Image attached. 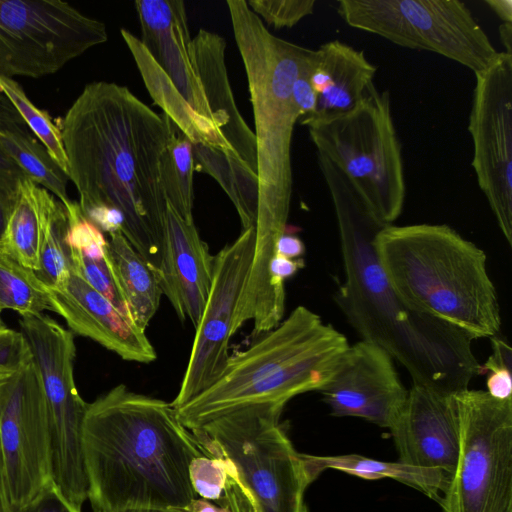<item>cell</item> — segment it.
Returning <instances> with one entry per match:
<instances>
[{
	"label": "cell",
	"mask_w": 512,
	"mask_h": 512,
	"mask_svg": "<svg viewBox=\"0 0 512 512\" xmlns=\"http://www.w3.org/2000/svg\"><path fill=\"white\" fill-rule=\"evenodd\" d=\"M57 125L81 210L118 209L122 233L157 275L167 212L160 162L174 124L126 86L95 81Z\"/></svg>",
	"instance_id": "obj_1"
},
{
	"label": "cell",
	"mask_w": 512,
	"mask_h": 512,
	"mask_svg": "<svg viewBox=\"0 0 512 512\" xmlns=\"http://www.w3.org/2000/svg\"><path fill=\"white\" fill-rule=\"evenodd\" d=\"M317 162L338 224L344 280L335 301L362 340L374 343L410 374L413 385L457 393L479 374L474 338L409 306L391 285L374 242L385 226L347 176L324 156Z\"/></svg>",
	"instance_id": "obj_2"
},
{
	"label": "cell",
	"mask_w": 512,
	"mask_h": 512,
	"mask_svg": "<svg viewBox=\"0 0 512 512\" xmlns=\"http://www.w3.org/2000/svg\"><path fill=\"white\" fill-rule=\"evenodd\" d=\"M88 499L98 512H185L191 461L205 455L171 403L119 384L88 403L82 427Z\"/></svg>",
	"instance_id": "obj_3"
},
{
	"label": "cell",
	"mask_w": 512,
	"mask_h": 512,
	"mask_svg": "<svg viewBox=\"0 0 512 512\" xmlns=\"http://www.w3.org/2000/svg\"><path fill=\"white\" fill-rule=\"evenodd\" d=\"M374 246L391 285L409 306L474 339L500 331L486 254L456 230L446 224L387 225Z\"/></svg>",
	"instance_id": "obj_4"
},
{
	"label": "cell",
	"mask_w": 512,
	"mask_h": 512,
	"mask_svg": "<svg viewBox=\"0 0 512 512\" xmlns=\"http://www.w3.org/2000/svg\"><path fill=\"white\" fill-rule=\"evenodd\" d=\"M230 355L220 378L175 409L193 430L256 403L285 406L293 397L320 391L349 347L347 338L320 315L299 305L277 326Z\"/></svg>",
	"instance_id": "obj_5"
},
{
	"label": "cell",
	"mask_w": 512,
	"mask_h": 512,
	"mask_svg": "<svg viewBox=\"0 0 512 512\" xmlns=\"http://www.w3.org/2000/svg\"><path fill=\"white\" fill-rule=\"evenodd\" d=\"M226 4L254 115L256 222L287 225L293 187L292 138L301 117L293 101L292 86L310 49L269 32L247 1L228 0Z\"/></svg>",
	"instance_id": "obj_6"
},
{
	"label": "cell",
	"mask_w": 512,
	"mask_h": 512,
	"mask_svg": "<svg viewBox=\"0 0 512 512\" xmlns=\"http://www.w3.org/2000/svg\"><path fill=\"white\" fill-rule=\"evenodd\" d=\"M284 407L251 404L191 430L204 454L224 465L220 503L231 512H308L304 492L315 479L280 423Z\"/></svg>",
	"instance_id": "obj_7"
},
{
	"label": "cell",
	"mask_w": 512,
	"mask_h": 512,
	"mask_svg": "<svg viewBox=\"0 0 512 512\" xmlns=\"http://www.w3.org/2000/svg\"><path fill=\"white\" fill-rule=\"evenodd\" d=\"M301 124L316 153L347 176L381 223L392 225L402 213L406 183L389 92L373 84L351 110L302 118Z\"/></svg>",
	"instance_id": "obj_8"
},
{
	"label": "cell",
	"mask_w": 512,
	"mask_h": 512,
	"mask_svg": "<svg viewBox=\"0 0 512 512\" xmlns=\"http://www.w3.org/2000/svg\"><path fill=\"white\" fill-rule=\"evenodd\" d=\"M337 12L353 28L401 47L439 54L474 74L500 54L459 0H340Z\"/></svg>",
	"instance_id": "obj_9"
},
{
	"label": "cell",
	"mask_w": 512,
	"mask_h": 512,
	"mask_svg": "<svg viewBox=\"0 0 512 512\" xmlns=\"http://www.w3.org/2000/svg\"><path fill=\"white\" fill-rule=\"evenodd\" d=\"M455 398L460 452L443 512H512V398L469 388Z\"/></svg>",
	"instance_id": "obj_10"
},
{
	"label": "cell",
	"mask_w": 512,
	"mask_h": 512,
	"mask_svg": "<svg viewBox=\"0 0 512 512\" xmlns=\"http://www.w3.org/2000/svg\"><path fill=\"white\" fill-rule=\"evenodd\" d=\"M106 25L60 0H0V75L40 78L106 42Z\"/></svg>",
	"instance_id": "obj_11"
},
{
	"label": "cell",
	"mask_w": 512,
	"mask_h": 512,
	"mask_svg": "<svg viewBox=\"0 0 512 512\" xmlns=\"http://www.w3.org/2000/svg\"><path fill=\"white\" fill-rule=\"evenodd\" d=\"M468 131L472 166L507 243L512 244V55L475 73Z\"/></svg>",
	"instance_id": "obj_12"
},
{
	"label": "cell",
	"mask_w": 512,
	"mask_h": 512,
	"mask_svg": "<svg viewBox=\"0 0 512 512\" xmlns=\"http://www.w3.org/2000/svg\"><path fill=\"white\" fill-rule=\"evenodd\" d=\"M0 445L12 507L54 486L47 403L35 360L0 381Z\"/></svg>",
	"instance_id": "obj_13"
},
{
	"label": "cell",
	"mask_w": 512,
	"mask_h": 512,
	"mask_svg": "<svg viewBox=\"0 0 512 512\" xmlns=\"http://www.w3.org/2000/svg\"><path fill=\"white\" fill-rule=\"evenodd\" d=\"M255 227L242 230L214 256L213 281L179 391L177 409L212 386L229 360V341L238 300L246 283L254 249Z\"/></svg>",
	"instance_id": "obj_14"
},
{
	"label": "cell",
	"mask_w": 512,
	"mask_h": 512,
	"mask_svg": "<svg viewBox=\"0 0 512 512\" xmlns=\"http://www.w3.org/2000/svg\"><path fill=\"white\" fill-rule=\"evenodd\" d=\"M19 324L46 397L50 461L59 468L75 467L84 458L82 427L88 403L75 385L73 334L43 313L23 316Z\"/></svg>",
	"instance_id": "obj_15"
},
{
	"label": "cell",
	"mask_w": 512,
	"mask_h": 512,
	"mask_svg": "<svg viewBox=\"0 0 512 512\" xmlns=\"http://www.w3.org/2000/svg\"><path fill=\"white\" fill-rule=\"evenodd\" d=\"M320 392L333 416L359 417L389 429L408 397L393 358L365 340L349 345Z\"/></svg>",
	"instance_id": "obj_16"
},
{
	"label": "cell",
	"mask_w": 512,
	"mask_h": 512,
	"mask_svg": "<svg viewBox=\"0 0 512 512\" xmlns=\"http://www.w3.org/2000/svg\"><path fill=\"white\" fill-rule=\"evenodd\" d=\"M456 393L413 385L390 428L398 461L438 469L451 481L460 452V422Z\"/></svg>",
	"instance_id": "obj_17"
},
{
	"label": "cell",
	"mask_w": 512,
	"mask_h": 512,
	"mask_svg": "<svg viewBox=\"0 0 512 512\" xmlns=\"http://www.w3.org/2000/svg\"><path fill=\"white\" fill-rule=\"evenodd\" d=\"M46 291L52 312L62 316L76 334L94 340L126 361L147 364L157 358L145 331L72 269L65 287L46 285Z\"/></svg>",
	"instance_id": "obj_18"
},
{
	"label": "cell",
	"mask_w": 512,
	"mask_h": 512,
	"mask_svg": "<svg viewBox=\"0 0 512 512\" xmlns=\"http://www.w3.org/2000/svg\"><path fill=\"white\" fill-rule=\"evenodd\" d=\"M214 256L194 222L167 204L161 262L157 274L162 293L177 316L194 327L200 321L213 281Z\"/></svg>",
	"instance_id": "obj_19"
},
{
	"label": "cell",
	"mask_w": 512,
	"mask_h": 512,
	"mask_svg": "<svg viewBox=\"0 0 512 512\" xmlns=\"http://www.w3.org/2000/svg\"><path fill=\"white\" fill-rule=\"evenodd\" d=\"M134 6L140 22L141 43L190 107L214 124L192 59L185 3L137 0Z\"/></svg>",
	"instance_id": "obj_20"
},
{
	"label": "cell",
	"mask_w": 512,
	"mask_h": 512,
	"mask_svg": "<svg viewBox=\"0 0 512 512\" xmlns=\"http://www.w3.org/2000/svg\"><path fill=\"white\" fill-rule=\"evenodd\" d=\"M226 41L200 29L192 38L191 54L212 120L235 155L257 173L254 132L240 114L225 63Z\"/></svg>",
	"instance_id": "obj_21"
},
{
	"label": "cell",
	"mask_w": 512,
	"mask_h": 512,
	"mask_svg": "<svg viewBox=\"0 0 512 512\" xmlns=\"http://www.w3.org/2000/svg\"><path fill=\"white\" fill-rule=\"evenodd\" d=\"M315 51L311 83L317 94V109L312 116H332L351 110L374 84L377 67L364 51L340 40L328 41Z\"/></svg>",
	"instance_id": "obj_22"
},
{
	"label": "cell",
	"mask_w": 512,
	"mask_h": 512,
	"mask_svg": "<svg viewBox=\"0 0 512 512\" xmlns=\"http://www.w3.org/2000/svg\"><path fill=\"white\" fill-rule=\"evenodd\" d=\"M120 32L151 98L176 128L192 144H203L237 157L222 132L210 120L195 112L178 93L140 39L125 28Z\"/></svg>",
	"instance_id": "obj_23"
},
{
	"label": "cell",
	"mask_w": 512,
	"mask_h": 512,
	"mask_svg": "<svg viewBox=\"0 0 512 512\" xmlns=\"http://www.w3.org/2000/svg\"><path fill=\"white\" fill-rule=\"evenodd\" d=\"M57 200L28 177L23 178L19 182L17 196L7 219L0 253L38 272L44 226Z\"/></svg>",
	"instance_id": "obj_24"
},
{
	"label": "cell",
	"mask_w": 512,
	"mask_h": 512,
	"mask_svg": "<svg viewBox=\"0 0 512 512\" xmlns=\"http://www.w3.org/2000/svg\"><path fill=\"white\" fill-rule=\"evenodd\" d=\"M108 235V255L119 289L132 321L145 331L163 294L158 277L121 231Z\"/></svg>",
	"instance_id": "obj_25"
},
{
	"label": "cell",
	"mask_w": 512,
	"mask_h": 512,
	"mask_svg": "<svg viewBox=\"0 0 512 512\" xmlns=\"http://www.w3.org/2000/svg\"><path fill=\"white\" fill-rule=\"evenodd\" d=\"M312 476L316 479L325 469L332 468L366 480L392 478L409 485L440 503V492L449 485L448 478L438 469L420 468L397 462L374 460L357 454L338 456L306 455Z\"/></svg>",
	"instance_id": "obj_26"
},
{
	"label": "cell",
	"mask_w": 512,
	"mask_h": 512,
	"mask_svg": "<svg viewBox=\"0 0 512 512\" xmlns=\"http://www.w3.org/2000/svg\"><path fill=\"white\" fill-rule=\"evenodd\" d=\"M195 171L214 178L232 201L242 230L255 227L258 210L257 173L237 157L203 144H192Z\"/></svg>",
	"instance_id": "obj_27"
},
{
	"label": "cell",
	"mask_w": 512,
	"mask_h": 512,
	"mask_svg": "<svg viewBox=\"0 0 512 512\" xmlns=\"http://www.w3.org/2000/svg\"><path fill=\"white\" fill-rule=\"evenodd\" d=\"M0 147L30 180L50 192L64 206L69 204L67 173L30 130L1 131Z\"/></svg>",
	"instance_id": "obj_28"
},
{
	"label": "cell",
	"mask_w": 512,
	"mask_h": 512,
	"mask_svg": "<svg viewBox=\"0 0 512 512\" xmlns=\"http://www.w3.org/2000/svg\"><path fill=\"white\" fill-rule=\"evenodd\" d=\"M194 157L191 141L174 125L160 162L167 204L185 221L194 222Z\"/></svg>",
	"instance_id": "obj_29"
},
{
	"label": "cell",
	"mask_w": 512,
	"mask_h": 512,
	"mask_svg": "<svg viewBox=\"0 0 512 512\" xmlns=\"http://www.w3.org/2000/svg\"><path fill=\"white\" fill-rule=\"evenodd\" d=\"M5 309L21 317L52 311L46 285L37 274L0 253V311Z\"/></svg>",
	"instance_id": "obj_30"
},
{
	"label": "cell",
	"mask_w": 512,
	"mask_h": 512,
	"mask_svg": "<svg viewBox=\"0 0 512 512\" xmlns=\"http://www.w3.org/2000/svg\"><path fill=\"white\" fill-rule=\"evenodd\" d=\"M67 214L59 200L50 210L43 230L40 248V268L35 272L43 283L63 288L71 273L69 248L65 243Z\"/></svg>",
	"instance_id": "obj_31"
},
{
	"label": "cell",
	"mask_w": 512,
	"mask_h": 512,
	"mask_svg": "<svg viewBox=\"0 0 512 512\" xmlns=\"http://www.w3.org/2000/svg\"><path fill=\"white\" fill-rule=\"evenodd\" d=\"M0 91L9 98L28 129L68 175V163L61 131L50 114L36 107L22 86L13 78L0 75Z\"/></svg>",
	"instance_id": "obj_32"
},
{
	"label": "cell",
	"mask_w": 512,
	"mask_h": 512,
	"mask_svg": "<svg viewBox=\"0 0 512 512\" xmlns=\"http://www.w3.org/2000/svg\"><path fill=\"white\" fill-rule=\"evenodd\" d=\"M69 254L71 269L107 298L124 316L132 320L113 272L108 251L105 256L99 258H88L71 248Z\"/></svg>",
	"instance_id": "obj_33"
},
{
	"label": "cell",
	"mask_w": 512,
	"mask_h": 512,
	"mask_svg": "<svg viewBox=\"0 0 512 512\" xmlns=\"http://www.w3.org/2000/svg\"><path fill=\"white\" fill-rule=\"evenodd\" d=\"M29 130L9 98L0 91V132ZM27 177L0 147V200L11 211L19 182Z\"/></svg>",
	"instance_id": "obj_34"
},
{
	"label": "cell",
	"mask_w": 512,
	"mask_h": 512,
	"mask_svg": "<svg viewBox=\"0 0 512 512\" xmlns=\"http://www.w3.org/2000/svg\"><path fill=\"white\" fill-rule=\"evenodd\" d=\"M189 477L197 496L208 501L221 502L227 485V475L219 458L202 455L189 466Z\"/></svg>",
	"instance_id": "obj_35"
},
{
	"label": "cell",
	"mask_w": 512,
	"mask_h": 512,
	"mask_svg": "<svg viewBox=\"0 0 512 512\" xmlns=\"http://www.w3.org/2000/svg\"><path fill=\"white\" fill-rule=\"evenodd\" d=\"M491 339L492 354L481 366L480 373L489 372L486 386L493 398L505 400L512 398V349L502 339L493 336Z\"/></svg>",
	"instance_id": "obj_36"
},
{
	"label": "cell",
	"mask_w": 512,
	"mask_h": 512,
	"mask_svg": "<svg viewBox=\"0 0 512 512\" xmlns=\"http://www.w3.org/2000/svg\"><path fill=\"white\" fill-rule=\"evenodd\" d=\"M315 0H250L249 8L268 25L291 28L314 11Z\"/></svg>",
	"instance_id": "obj_37"
},
{
	"label": "cell",
	"mask_w": 512,
	"mask_h": 512,
	"mask_svg": "<svg viewBox=\"0 0 512 512\" xmlns=\"http://www.w3.org/2000/svg\"><path fill=\"white\" fill-rule=\"evenodd\" d=\"M34 360L31 347L22 332L0 328V379L18 372Z\"/></svg>",
	"instance_id": "obj_38"
},
{
	"label": "cell",
	"mask_w": 512,
	"mask_h": 512,
	"mask_svg": "<svg viewBox=\"0 0 512 512\" xmlns=\"http://www.w3.org/2000/svg\"><path fill=\"white\" fill-rule=\"evenodd\" d=\"M315 61L316 51L310 49L292 86L293 101L301 119L314 115L317 109V94L311 83Z\"/></svg>",
	"instance_id": "obj_39"
},
{
	"label": "cell",
	"mask_w": 512,
	"mask_h": 512,
	"mask_svg": "<svg viewBox=\"0 0 512 512\" xmlns=\"http://www.w3.org/2000/svg\"><path fill=\"white\" fill-rule=\"evenodd\" d=\"M81 211L102 232L108 234L117 231L122 232L124 217L118 209L104 204H97Z\"/></svg>",
	"instance_id": "obj_40"
},
{
	"label": "cell",
	"mask_w": 512,
	"mask_h": 512,
	"mask_svg": "<svg viewBox=\"0 0 512 512\" xmlns=\"http://www.w3.org/2000/svg\"><path fill=\"white\" fill-rule=\"evenodd\" d=\"M13 512H74L72 508L57 492L54 486H51L39 494L30 502L13 507Z\"/></svg>",
	"instance_id": "obj_41"
},
{
	"label": "cell",
	"mask_w": 512,
	"mask_h": 512,
	"mask_svg": "<svg viewBox=\"0 0 512 512\" xmlns=\"http://www.w3.org/2000/svg\"><path fill=\"white\" fill-rule=\"evenodd\" d=\"M303 267L302 258L290 259L277 254L270 265L271 280L277 288L285 289V280L295 275Z\"/></svg>",
	"instance_id": "obj_42"
},
{
	"label": "cell",
	"mask_w": 512,
	"mask_h": 512,
	"mask_svg": "<svg viewBox=\"0 0 512 512\" xmlns=\"http://www.w3.org/2000/svg\"><path fill=\"white\" fill-rule=\"evenodd\" d=\"M305 252L303 241L296 235L286 232L280 237L277 244V254L290 258L299 259Z\"/></svg>",
	"instance_id": "obj_43"
},
{
	"label": "cell",
	"mask_w": 512,
	"mask_h": 512,
	"mask_svg": "<svg viewBox=\"0 0 512 512\" xmlns=\"http://www.w3.org/2000/svg\"><path fill=\"white\" fill-rule=\"evenodd\" d=\"M0 512H13L10 503L5 465L0 445Z\"/></svg>",
	"instance_id": "obj_44"
},
{
	"label": "cell",
	"mask_w": 512,
	"mask_h": 512,
	"mask_svg": "<svg viewBox=\"0 0 512 512\" xmlns=\"http://www.w3.org/2000/svg\"><path fill=\"white\" fill-rule=\"evenodd\" d=\"M484 2L496 13L503 23H512L511 0H485Z\"/></svg>",
	"instance_id": "obj_45"
},
{
	"label": "cell",
	"mask_w": 512,
	"mask_h": 512,
	"mask_svg": "<svg viewBox=\"0 0 512 512\" xmlns=\"http://www.w3.org/2000/svg\"><path fill=\"white\" fill-rule=\"evenodd\" d=\"M185 512H231L226 506L215 505L210 501L196 498L188 506Z\"/></svg>",
	"instance_id": "obj_46"
},
{
	"label": "cell",
	"mask_w": 512,
	"mask_h": 512,
	"mask_svg": "<svg viewBox=\"0 0 512 512\" xmlns=\"http://www.w3.org/2000/svg\"><path fill=\"white\" fill-rule=\"evenodd\" d=\"M500 39L506 48L504 51L512 55V23H502L499 27Z\"/></svg>",
	"instance_id": "obj_47"
},
{
	"label": "cell",
	"mask_w": 512,
	"mask_h": 512,
	"mask_svg": "<svg viewBox=\"0 0 512 512\" xmlns=\"http://www.w3.org/2000/svg\"><path fill=\"white\" fill-rule=\"evenodd\" d=\"M9 213H10V210L0 200V243H1L4 231H5Z\"/></svg>",
	"instance_id": "obj_48"
},
{
	"label": "cell",
	"mask_w": 512,
	"mask_h": 512,
	"mask_svg": "<svg viewBox=\"0 0 512 512\" xmlns=\"http://www.w3.org/2000/svg\"><path fill=\"white\" fill-rule=\"evenodd\" d=\"M125 512H141V511H125Z\"/></svg>",
	"instance_id": "obj_49"
},
{
	"label": "cell",
	"mask_w": 512,
	"mask_h": 512,
	"mask_svg": "<svg viewBox=\"0 0 512 512\" xmlns=\"http://www.w3.org/2000/svg\"><path fill=\"white\" fill-rule=\"evenodd\" d=\"M93 512H98V511H93Z\"/></svg>",
	"instance_id": "obj_50"
},
{
	"label": "cell",
	"mask_w": 512,
	"mask_h": 512,
	"mask_svg": "<svg viewBox=\"0 0 512 512\" xmlns=\"http://www.w3.org/2000/svg\"><path fill=\"white\" fill-rule=\"evenodd\" d=\"M0 381H1V379H0Z\"/></svg>",
	"instance_id": "obj_51"
}]
</instances>
